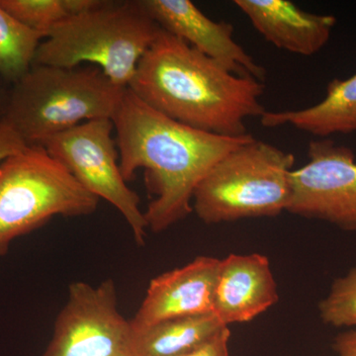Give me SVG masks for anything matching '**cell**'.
I'll list each match as a JSON object with an SVG mask.
<instances>
[{
    "instance_id": "cell-4",
    "label": "cell",
    "mask_w": 356,
    "mask_h": 356,
    "mask_svg": "<svg viewBox=\"0 0 356 356\" xmlns=\"http://www.w3.org/2000/svg\"><path fill=\"white\" fill-rule=\"evenodd\" d=\"M161 28L138 1H103L54 27L40 44L34 65L74 69L90 63L128 88L138 64Z\"/></svg>"
},
{
    "instance_id": "cell-17",
    "label": "cell",
    "mask_w": 356,
    "mask_h": 356,
    "mask_svg": "<svg viewBox=\"0 0 356 356\" xmlns=\"http://www.w3.org/2000/svg\"><path fill=\"white\" fill-rule=\"evenodd\" d=\"M102 3L103 0H0L4 10L43 38L63 21Z\"/></svg>"
},
{
    "instance_id": "cell-9",
    "label": "cell",
    "mask_w": 356,
    "mask_h": 356,
    "mask_svg": "<svg viewBox=\"0 0 356 356\" xmlns=\"http://www.w3.org/2000/svg\"><path fill=\"white\" fill-rule=\"evenodd\" d=\"M309 161L291 172L288 212L356 229V159L334 140H312Z\"/></svg>"
},
{
    "instance_id": "cell-20",
    "label": "cell",
    "mask_w": 356,
    "mask_h": 356,
    "mask_svg": "<svg viewBox=\"0 0 356 356\" xmlns=\"http://www.w3.org/2000/svg\"><path fill=\"white\" fill-rule=\"evenodd\" d=\"M26 147L27 145L16 131L6 121H0V163L23 151Z\"/></svg>"
},
{
    "instance_id": "cell-21",
    "label": "cell",
    "mask_w": 356,
    "mask_h": 356,
    "mask_svg": "<svg viewBox=\"0 0 356 356\" xmlns=\"http://www.w3.org/2000/svg\"><path fill=\"white\" fill-rule=\"evenodd\" d=\"M334 350L339 356H356V329L341 332L334 341Z\"/></svg>"
},
{
    "instance_id": "cell-12",
    "label": "cell",
    "mask_w": 356,
    "mask_h": 356,
    "mask_svg": "<svg viewBox=\"0 0 356 356\" xmlns=\"http://www.w3.org/2000/svg\"><path fill=\"white\" fill-rule=\"evenodd\" d=\"M280 299L270 262L261 254H229L220 261L214 313L228 327L247 323Z\"/></svg>"
},
{
    "instance_id": "cell-10",
    "label": "cell",
    "mask_w": 356,
    "mask_h": 356,
    "mask_svg": "<svg viewBox=\"0 0 356 356\" xmlns=\"http://www.w3.org/2000/svg\"><path fill=\"white\" fill-rule=\"evenodd\" d=\"M156 24L192 48L214 58L238 76L266 79L264 67L257 64L234 39V27L226 21L206 16L191 0H140Z\"/></svg>"
},
{
    "instance_id": "cell-13",
    "label": "cell",
    "mask_w": 356,
    "mask_h": 356,
    "mask_svg": "<svg viewBox=\"0 0 356 356\" xmlns=\"http://www.w3.org/2000/svg\"><path fill=\"white\" fill-rule=\"evenodd\" d=\"M234 2L266 41L305 57L324 48L337 24L334 16L308 13L289 0Z\"/></svg>"
},
{
    "instance_id": "cell-14",
    "label": "cell",
    "mask_w": 356,
    "mask_h": 356,
    "mask_svg": "<svg viewBox=\"0 0 356 356\" xmlns=\"http://www.w3.org/2000/svg\"><path fill=\"white\" fill-rule=\"evenodd\" d=\"M261 120L264 127L290 125L320 138L356 132V74L344 81H332L324 99L314 106L288 111H266Z\"/></svg>"
},
{
    "instance_id": "cell-3",
    "label": "cell",
    "mask_w": 356,
    "mask_h": 356,
    "mask_svg": "<svg viewBox=\"0 0 356 356\" xmlns=\"http://www.w3.org/2000/svg\"><path fill=\"white\" fill-rule=\"evenodd\" d=\"M126 90L96 67L33 65L11 88L2 120L27 146H42L83 122L112 120Z\"/></svg>"
},
{
    "instance_id": "cell-19",
    "label": "cell",
    "mask_w": 356,
    "mask_h": 356,
    "mask_svg": "<svg viewBox=\"0 0 356 356\" xmlns=\"http://www.w3.org/2000/svg\"><path fill=\"white\" fill-rule=\"evenodd\" d=\"M229 339L231 331L229 327H222L209 339L181 356H229Z\"/></svg>"
},
{
    "instance_id": "cell-7",
    "label": "cell",
    "mask_w": 356,
    "mask_h": 356,
    "mask_svg": "<svg viewBox=\"0 0 356 356\" xmlns=\"http://www.w3.org/2000/svg\"><path fill=\"white\" fill-rule=\"evenodd\" d=\"M113 130L111 119L86 121L54 136L41 147L83 188L113 205L127 222L136 243L142 245L149 228L139 196L122 175Z\"/></svg>"
},
{
    "instance_id": "cell-18",
    "label": "cell",
    "mask_w": 356,
    "mask_h": 356,
    "mask_svg": "<svg viewBox=\"0 0 356 356\" xmlns=\"http://www.w3.org/2000/svg\"><path fill=\"white\" fill-rule=\"evenodd\" d=\"M318 311L325 324L356 327V266L332 283Z\"/></svg>"
},
{
    "instance_id": "cell-15",
    "label": "cell",
    "mask_w": 356,
    "mask_h": 356,
    "mask_svg": "<svg viewBox=\"0 0 356 356\" xmlns=\"http://www.w3.org/2000/svg\"><path fill=\"white\" fill-rule=\"evenodd\" d=\"M225 327L215 313H210L134 329L135 356H181Z\"/></svg>"
},
{
    "instance_id": "cell-11",
    "label": "cell",
    "mask_w": 356,
    "mask_h": 356,
    "mask_svg": "<svg viewBox=\"0 0 356 356\" xmlns=\"http://www.w3.org/2000/svg\"><path fill=\"white\" fill-rule=\"evenodd\" d=\"M221 259L198 257L186 266L156 276L131 320L134 329L161 321L214 313V296Z\"/></svg>"
},
{
    "instance_id": "cell-22",
    "label": "cell",
    "mask_w": 356,
    "mask_h": 356,
    "mask_svg": "<svg viewBox=\"0 0 356 356\" xmlns=\"http://www.w3.org/2000/svg\"><path fill=\"white\" fill-rule=\"evenodd\" d=\"M1 83H7L1 76H0V121L3 119L4 113H6V109L7 103H8L9 95L10 92L4 93L1 89Z\"/></svg>"
},
{
    "instance_id": "cell-5",
    "label": "cell",
    "mask_w": 356,
    "mask_h": 356,
    "mask_svg": "<svg viewBox=\"0 0 356 356\" xmlns=\"http://www.w3.org/2000/svg\"><path fill=\"white\" fill-rule=\"evenodd\" d=\"M294 163V154L252 140L211 168L192 208L206 224L277 216L287 209Z\"/></svg>"
},
{
    "instance_id": "cell-8",
    "label": "cell",
    "mask_w": 356,
    "mask_h": 356,
    "mask_svg": "<svg viewBox=\"0 0 356 356\" xmlns=\"http://www.w3.org/2000/svg\"><path fill=\"white\" fill-rule=\"evenodd\" d=\"M114 281L70 283L43 356H135V330L118 310Z\"/></svg>"
},
{
    "instance_id": "cell-2",
    "label": "cell",
    "mask_w": 356,
    "mask_h": 356,
    "mask_svg": "<svg viewBox=\"0 0 356 356\" xmlns=\"http://www.w3.org/2000/svg\"><path fill=\"white\" fill-rule=\"evenodd\" d=\"M128 88L173 120L227 137L247 135L245 120L266 112L259 100L264 83L238 76L163 29Z\"/></svg>"
},
{
    "instance_id": "cell-16",
    "label": "cell",
    "mask_w": 356,
    "mask_h": 356,
    "mask_svg": "<svg viewBox=\"0 0 356 356\" xmlns=\"http://www.w3.org/2000/svg\"><path fill=\"white\" fill-rule=\"evenodd\" d=\"M42 39L0 6V76L7 83L13 86L31 70Z\"/></svg>"
},
{
    "instance_id": "cell-1",
    "label": "cell",
    "mask_w": 356,
    "mask_h": 356,
    "mask_svg": "<svg viewBox=\"0 0 356 356\" xmlns=\"http://www.w3.org/2000/svg\"><path fill=\"white\" fill-rule=\"evenodd\" d=\"M126 181L144 168L152 194L145 217L161 233L188 216L196 187L218 161L254 140L203 132L152 108L127 88L112 118Z\"/></svg>"
},
{
    "instance_id": "cell-6",
    "label": "cell",
    "mask_w": 356,
    "mask_h": 356,
    "mask_svg": "<svg viewBox=\"0 0 356 356\" xmlns=\"http://www.w3.org/2000/svg\"><path fill=\"white\" fill-rule=\"evenodd\" d=\"M98 203L43 147H26L0 163V255L54 217L88 216Z\"/></svg>"
}]
</instances>
